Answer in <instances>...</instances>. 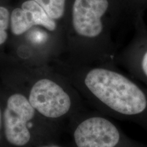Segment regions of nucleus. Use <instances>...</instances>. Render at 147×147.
<instances>
[{
	"instance_id": "obj_4",
	"label": "nucleus",
	"mask_w": 147,
	"mask_h": 147,
	"mask_svg": "<svg viewBox=\"0 0 147 147\" xmlns=\"http://www.w3.org/2000/svg\"><path fill=\"white\" fill-rule=\"evenodd\" d=\"M108 7V0H74L72 24L75 32L87 38L98 36L103 30L102 17Z\"/></svg>"
},
{
	"instance_id": "obj_3",
	"label": "nucleus",
	"mask_w": 147,
	"mask_h": 147,
	"mask_svg": "<svg viewBox=\"0 0 147 147\" xmlns=\"http://www.w3.org/2000/svg\"><path fill=\"white\" fill-rule=\"evenodd\" d=\"M29 102L35 110L49 118L65 115L71 106L70 97L57 84L49 79H42L34 84Z\"/></svg>"
},
{
	"instance_id": "obj_7",
	"label": "nucleus",
	"mask_w": 147,
	"mask_h": 147,
	"mask_svg": "<svg viewBox=\"0 0 147 147\" xmlns=\"http://www.w3.org/2000/svg\"><path fill=\"white\" fill-rule=\"evenodd\" d=\"M39 4L53 19H59L63 16L66 0H33Z\"/></svg>"
},
{
	"instance_id": "obj_2",
	"label": "nucleus",
	"mask_w": 147,
	"mask_h": 147,
	"mask_svg": "<svg viewBox=\"0 0 147 147\" xmlns=\"http://www.w3.org/2000/svg\"><path fill=\"white\" fill-rule=\"evenodd\" d=\"M35 109L24 95L16 93L9 97L3 113L5 134L7 140L15 146H24L31 134L27 123L34 118Z\"/></svg>"
},
{
	"instance_id": "obj_8",
	"label": "nucleus",
	"mask_w": 147,
	"mask_h": 147,
	"mask_svg": "<svg viewBox=\"0 0 147 147\" xmlns=\"http://www.w3.org/2000/svg\"><path fill=\"white\" fill-rule=\"evenodd\" d=\"M10 22V15L8 10L0 6V45H3L8 38L7 29Z\"/></svg>"
},
{
	"instance_id": "obj_9",
	"label": "nucleus",
	"mask_w": 147,
	"mask_h": 147,
	"mask_svg": "<svg viewBox=\"0 0 147 147\" xmlns=\"http://www.w3.org/2000/svg\"><path fill=\"white\" fill-rule=\"evenodd\" d=\"M142 67L146 76H147V51L143 56L142 61Z\"/></svg>"
},
{
	"instance_id": "obj_10",
	"label": "nucleus",
	"mask_w": 147,
	"mask_h": 147,
	"mask_svg": "<svg viewBox=\"0 0 147 147\" xmlns=\"http://www.w3.org/2000/svg\"><path fill=\"white\" fill-rule=\"evenodd\" d=\"M0 127H1V110H0Z\"/></svg>"
},
{
	"instance_id": "obj_1",
	"label": "nucleus",
	"mask_w": 147,
	"mask_h": 147,
	"mask_svg": "<svg viewBox=\"0 0 147 147\" xmlns=\"http://www.w3.org/2000/svg\"><path fill=\"white\" fill-rule=\"evenodd\" d=\"M84 83L101 102L119 113L137 115L146 107V98L142 90L115 71L93 69L86 76Z\"/></svg>"
},
{
	"instance_id": "obj_5",
	"label": "nucleus",
	"mask_w": 147,
	"mask_h": 147,
	"mask_svg": "<svg viewBox=\"0 0 147 147\" xmlns=\"http://www.w3.org/2000/svg\"><path fill=\"white\" fill-rule=\"evenodd\" d=\"M120 134L117 127L107 119L93 117L81 123L74 131L78 147H115Z\"/></svg>"
},
{
	"instance_id": "obj_6",
	"label": "nucleus",
	"mask_w": 147,
	"mask_h": 147,
	"mask_svg": "<svg viewBox=\"0 0 147 147\" xmlns=\"http://www.w3.org/2000/svg\"><path fill=\"white\" fill-rule=\"evenodd\" d=\"M38 25L45 27L51 32H54L57 28L55 20L33 0L24 1L21 8H15L10 14L11 31L16 36L23 34Z\"/></svg>"
}]
</instances>
